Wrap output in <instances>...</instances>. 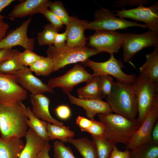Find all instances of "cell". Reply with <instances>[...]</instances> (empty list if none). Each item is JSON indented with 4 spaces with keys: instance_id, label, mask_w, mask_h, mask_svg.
I'll use <instances>...</instances> for the list:
<instances>
[{
    "instance_id": "1",
    "label": "cell",
    "mask_w": 158,
    "mask_h": 158,
    "mask_svg": "<svg viewBox=\"0 0 158 158\" xmlns=\"http://www.w3.org/2000/svg\"><path fill=\"white\" fill-rule=\"evenodd\" d=\"M27 107L22 102L12 106L0 103V134L5 140L25 137L28 130Z\"/></svg>"
},
{
    "instance_id": "36",
    "label": "cell",
    "mask_w": 158,
    "mask_h": 158,
    "mask_svg": "<svg viewBox=\"0 0 158 158\" xmlns=\"http://www.w3.org/2000/svg\"><path fill=\"white\" fill-rule=\"evenodd\" d=\"M87 132L91 136L97 138L105 137V130L104 126L100 121L92 120V125Z\"/></svg>"
},
{
    "instance_id": "7",
    "label": "cell",
    "mask_w": 158,
    "mask_h": 158,
    "mask_svg": "<svg viewBox=\"0 0 158 158\" xmlns=\"http://www.w3.org/2000/svg\"><path fill=\"white\" fill-rule=\"evenodd\" d=\"M158 46V33L150 30L141 34L123 33L122 47L124 61L134 66L132 58L138 52L147 47Z\"/></svg>"
},
{
    "instance_id": "23",
    "label": "cell",
    "mask_w": 158,
    "mask_h": 158,
    "mask_svg": "<svg viewBox=\"0 0 158 158\" xmlns=\"http://www.w3.org/2000/svg\"><path fill=\"white\" fill-rule=\"evenodd\" d=\"M78 98L82 99H100L104 98L100 85L99 76H94L84 86L77 91Z\"/></svg>"
},
{
    "instance_id": "34",
    "label": "cell",
    "mask_w": 158,
    "mask_h": 158,
    "mask_svg": "<svg viewBox=\"0 0 158 158\" xmlns=\"http://www.w3.org/2000/svg\"><path fill=\"white\" fill-rule=\"evenodd\" d=\"M17 56L20 63L26 67L30 66L42 56L28 49L25 50L23 52L20 51L18 53Z\"/></svg>"
},
{
    "instance_id": "42",
    "label": "cell",
    "mask_w": 158,
    "mask_h": 158,
    "mask_svg": "<svg viewBox=\"0 0 158 158\" xmlns=\"http://www.w3.org/2000/svg\"><path fill=\"white\" fill-rule=\"evenodd\" d=\"M18 51L12 48H3L0 49V64L12 56Z\"/></svg>"
},
{
    "instance_id": "43",
    "label": "cell",
    "mask_w": 158,
    "mask_h": 158,
    "mask_svg": "<svg viewBox=\"0 0 158 158\" xmlns=\"http://www.w3.org/2000/svg\"><path fill=\"white\" fill-rule=\"evenodd\" d=\"M130 150L127 149L123 151H120L115 145L113 148L109 158H130Z\"/></svg>"
},
{
    "instance_id": "21",
    "label": "cell",
    "mask_w": 158,
    "mask_h": 158,
    "mask_svg": "<svg viewBox=\"0 0 158 158\" xmlns=\"http://www.w3.org/2000/svg\"><path fill=\"white\" fill-rule=\"evenodd\" d=\"M145 63L139 68L140 74L146 76L150 81L158 83V46L146 55Z\"/></svg>"
},
{
    "instance_id": "29",
    "label": "cell",
    "mask_w": 158,
    "mask_h": 158,
    "mask_svg": "<svg viewBox=\"0 0 158 158\" xmlns=\"http://www.w3.org/2000/svg\"><path fill=\"white\" fill-rule=\"evenodd\" d=\"M92 137L95 147L97 158H109L113 148L116 145L105 137Z\"/></svg>"
},
{
    "instance_id": "44",
    "label": "cell",
    "mask_w": 158,
    "mask_h": 158,
    "mask_svg": "<svg viewBox=\"0 0 158 158\" xmlns=\"http://www.w3.org/2000/svg\"><path fill=\"white\" fill-rule=\"evenodd\" d=\"M5 17H0V42L6 36V33L9 28V25L5 22L3 19Z\"/></svg>"
},
{
    "instance_id": "18",
    "label": "cell",
    "mask_w": 158,
    "mask_h": 158,
    "mask_svg": "<svg viewBox=\"0 0 158 158\" xmlns=\"http://www.w3.org/2000/svg\"><path fill=\"white\" fill-rule=\"evenodd\" d=\"M48 0H26L13 7L9 13V18L12 20L37 13H41L49 8Z\"/></svg>"
},
{
    "instance_id": "5",
    "label": "cell",
    "mask_w": 158,
    "mask_h": 158,
    "mask_svg": "<svg viewBox=\"0 0 158 158\" xmlns=\"http://www.w3.org/2000/svg\"><path fill=\"white\" fill-rule=\"evenodd\" d=\"M132 27L147 28L145 24L138 23L136 21L127 20L117 17L112 11L101 7L95 11L94 20L88 23L87 29L95 31H116Z\"/></svg>"
},
{
    "instance_id": "17",
    "label": "cell",
    "mask_w": 158,
    "mask_h": 158,
    "mask_svg": "<svg viewBox=\"0 0 158 158\" xmlns=\"http://www.w3.org/2000/svg\"><path fill=\"white\" fill-rule=\"evenodd\" d=\"M67 95L71 103L82 107L87 117L90 120L95 119L97 114L112 112L108 103L102 99H82L70 94Z\"/></svg>"
},
{
    "instance_id": "14",
    "label": "cell",
    "mask_w": 158,
    "mask_h": 158,
    "mask_svg": "<svg viewBox=\"0 0 158 158\" xmlns=\"http://www.w3.org/2000/svg\"><path fill=\"white\" fill-rule=\"evenodd\" d=\"M31 19L30 17L22 22L19 27L10 31L0 42V49L12 48L13 47L19 46L25 50L33 51L35 48V39L29 38L27 35L28 28Z\"/></svg>"
},
{
    "instance_id": "10",
    "label": "cell",
    "mask_w": 158,
    "mask_h": 158,
    "mask_svg": "<svg viewBox=\"0 0 158 158\" xmlns=\"http://www.w3.org/2000/svg\"><path fill=\"white\" fill-rule=\"evenodd\" d=\"M116 16L128 18L145 23L149 30L158 33V2L149 7L140 5L136 8L114 11Z\"/></svg>"
},
{
    "instance_id": "11",
    "label": "cell",
    "mask_w": 158,
    "mask_h": 158,
    "mask_svg": "<svg viewBox=\"0 0 158 158\" xmlns=\"http://www.w3.org/2000/svg\"><path fill=\"white\" fill-rule=\"evenodd\" d=\"M28 93L17 82L14 75L0 73V103L12 106L27 98Z\"/></svg>"
},
{
    "instance_id": "28",
    "label": "cell",
    "mask_w": 158,
    "mask_h": 158,
    "mask_svg": "<svg viewBox=\"0 0 158 158\" xmlns=\"http://www.w3.org/2000/svg\"><path fill=\"white\" fill-rule=\"evenodd\" d=\"M54 64L49 57L44 56L35 62L29 68L32 72L38 75L48 76L53 72Z\"/></svg>"
},
{
    "instance_id": "3",
    "label": "cell",
    "mask_w": 158,
    "mask_h": 158,
    "mask_svg": "<svg viewBox=\"0 0 158 158\" xmlns=\"http://www.w3.org/2000/svg\"><path fill=\"white\" fill-rule=\"evenodd\" d=\"M98 115L104 127L105 138L115 145L126 146L140 125L137 118L131 120L112 112Z\"/></svg>"
},
{
    "instance_id": "26",
    "label": "cell",
    "mask_w": 158,
    "mask_h": 158,
    "mask_svg": "<svg viewBox=\"0 0 158 158\" xmlns=\"http://www.w3.org/2000/svg\"><path fill=\"white\" fill-rule=\"evenodd\" d=\"M47 131L49 140L56 139L63 143H67L68 138H73L75 135V133L69 127H61L48 122Z\"/></svg>"
},
{
    "instance_id": "9",
    "label": "cell",
    "mask_w": 158,
    "mask_h": 158,
    "mask_svg": "<svg viewBox=\"0 0 158 158\" xmlns=\"http://www.w3.org/2000/svg\"><path fill=\"white\" fill-rule=\"evenodd\" d=\"M94 76L93 74L88 73L82 64H77L63 75L51 78L47 85L52 89L60 87L68 95L70 94L76 85L82 82H89Z\"/></svg>"
},
{
    "instance_id": "38",
    "label": "cell",
    "mask_w": 158,
    "mask_h": 158,
    "mask_svg": "<svg viewBox=\"0 0 158 158\" xmlns=\"http://www.w3.org/2000/svg\"><path fill=\"white\" fill-rule=\"evenodd\" d=\"M150 1L149 0H117L114 1V6L116 7H119L122 9L126 5L133 7L140 5H147Z\"/></svg>"
},
{
    "instance_id": "8",
    "label": "cell",
    "mask_w": 158,
    "mask_h": 158,
    "mask_svg": "<svg viewBox=\"0 0 158 158\" xmlns=\"http://www.w3.org/2000/svg\"><path fill=\"white\" fill-rule=\"evenodd\" d=\"M110 55L109 59L104 62H96L89 59L82 63L92 70L94 76L108 75L115 77L119 82L133 85L137 78L136 75L125 73L122 69L124 67L122 62L116 59L114 54Z\"/></svg>"
},
{
    "instance_id": "45",
    "label": "cell",
    "mask_w": 158,
    "mask_h": 158,
    "mask_svg": "<svg viewBox=\"0 0 158 158\" xmlns=\"http://www.w3.org/2000/svg\"><path fill=\"white\" fill-rule=\"evenodd\" d=\"M50 148L51 146L49 142H46L38 154L37 158H51L49 154Z\"/></svg>"
},
{
    "instance_id": "2",
    "label": "cell",
    "mask_w": 158,
    "mask_h": 158,
    "mask_svg": "<svg viewBox=\"0 0 158 158\" xmlns=\"http://www.w3.org/2000/svg\"><path fill=\"white\" fill-rule=\"evenodd\" d=\"M105 98L112 112L130 119H136L138 108L133 85L114 81L110 93Z\"/></svg>"
},
{
    "instance_id": "4",
    "label": "cell",
    "mask_w": 158,
    "mask_h": 158,
    "mask_svg": "<svg viewBox=\"0 0 158 158\" xmlns=\"http://www.w3.org/2000/svg\"><path fill=\"white\" fill-rule=\"evenodd\" d=\"M101 52L92 47L85 46L72 48L66 45L60 48L49 46L46 54L52 60L53 72L64 68L67 65L78 62H83L90 57Z\"/></svg>"
},
{
    "instance_id": "30",
    "label": "cell",
    "mask_w": 158,
    "mask_h": 158,
    "mask_svg": "<svg viewBox=\"0 0 158 158\" xmlns=\"http://www.w3.org/2000/svg\"><path fill=\"white\" fill-rule=\"evenodd\" d=\"M59 30L51 24L45 25L43 30L37 34L38 44L40 46H49L53 44L55 35Z\"/></svg>"
},
{
    "instance_id": "12",
    "label": "cell",
    "mask_w": 158,
    "mask_h": 158,
    "mask_svg": "<svg viewBox=\"0 0 158 158\" xmlns=\"http://www.w3.org/2000/svg\"><path fill=\"white\" fill-rule=\"evenodd\" d=\"M158 118V96L154 101L143 121L126 146V149L132 150L143 144L151 142V133Z\"/></svg>"
},
{
    "instance_id": "31",
    "label": "cell",
    "mask_w": 158,
    "mask_h": 158,
    "mask_svg": "<svg viewBox=\"0 0 158 158\" xmlns=\"http://www.w3.org/2000/svg\"><path fill=\"white\" fill-rule=\"evenodd\" d=\"M18 51L12 56L0 64V73L12 74L23 68L24 67L20 62L17 58Z\"/></svg>"
},
{
    "instance_id": "6",
    "label": "cell",
    "mask_w": 158,
    "mask_h": 158,
    "mask_svg": "<svg viewBox=\"0 0 158 158\" xmlns=\"http://www.w3.org/2000/svg\"><path fill=\"white\" fill-rule=\"evenodd\" d=\"M133 85L137 100L138 116L137 119L140 125L158 96V83L152 82L146 76L140 74Z\"/></svg>"
},
{
    "instance_id": "24",
    "label": "cell",
    "mask_w": 158,
    "mask_h": 158,
    "mask_svg": "<svg viewBox=\"0 0 158 158\" xmlns=\"http://www.w3.org/2000/svg\"><path fill=\"white\" fill-rule=\"evenodd\" d=\"M67 142L75 147L83 158H97L94 142L87 138L83 137L77 139L68 138Z\"/></svg>"
},
{
    "instance_id": "25",
    "label": "cell",
    "mask_w": 158,
    "mask_h": 158,
    "mask_svg": "<svg viewBox=\"0 0 158 158\" xmlns=\"http://www.w3.org/2000/svg\"><path fill=\"white\" fill-rule=\"evenodd\" d=\"M27 111L28 127L46 142H49L47 131L48 122L36 117L32 113L30 107H27Z\"/></svg>"
},
{
    "instance_id": "37",
    "label": "cell",
    "mask_w": 158,
    "mask_h": 158,
    "mask_svg": "<svg viewBox=\"0 0 158 158\" xmlns=\"http://www.w3.org/2000/svg\"><path fill=\"white\" fill-rule=\"evenodd\" d=\"M55 28L60 30L64 25L61 20L48 8L41 13Z\"/></svg>"
},
{
    "instance_id": "13",
    "label": "cell",
    "mask_w": 158,
    "mask_h": 158,
    "mask_svg": "<svg viewBox=\"0 0 158 158\" xmlns=\"http://www.w3.org/2000/svg\"><path fill=\"white\" fill-rule=\"evenodd\" d=\"M88 45L101 52L118 53L122 47L123 33L116 31H95L89 37Z\"/></svg>"
},
{
    "instance_id": "41",
    "label": "cell",
    "mask_w": 158,
    "mask_h": 158,
    "mask_svg": "<svg viewBox=\"0 0 158 158\" xmlns=\"http://www.w3.org/2000/svg\"><path fill=\"white\" fill-rule=\"evenodd\" d=\"M67 32L66 30L61 33H57L55 35L53 46L56 48H60L66 45Z\"/></svg>"
},
{
    "instance_id": "47",
    "label": "cell",
    "mask_w": 158,
    "mask_h": 158,
    "mask_svg": "<svg viewBox=\"0 0 158 158\" xmlns=\"http://www.w3.org/2000/svg\"><path fill=\"white\" fill-rule=\"evenodd\" d=\"M14 1V0H0V17L3 16L0 15L3 10Z\"/></svg>"
},
{
    "instance_id": "39",
    "label": "cell",
    "mask_w": 158,
    "mask_h": 158,
    "mask_svg": "<svg viewBox=\"0 0 158 158\" xmlns=\"http://www.w3.org/2000/svg\"><path fill=\"white\" fill-rule=\"evenodd\" d=\"M54 110L57 116L61 119L67 120L71 117V110L66 105H60L54 109Z\"/></svg>"
},
{
    "instance_id": "33",
    "label": "cell",
    "mask_w": 158,
    "mask_h": 158,
    "mask_svg": "<svg viewBox=\"0 0 158 158\" xmlns=\"http://www.w3.org/2000/svg\"><path fill=\"white\" fill-rule=\"evenodd\" d=\"M54 158H78L74 155L71 149L61 141L55 140L53 144Z\"/></svg>"
},
{
    "instance_id": "15",
    "label": "cell",
    "mask_w": 158,
    "mask_h": 158,
    "mask_svg": "<svg viewBox=\"0 0 158 158\" xmlns=\"http://www.w3.org/2000/svg\"><path fill=\"white\" fill-rule=\"evenodd\" d=\"M13 75L16 76L17 83L31 94H43L45 92L54 93L53 89L49 88L47 84L35 76L29 68L26 67Z\"/></svg>"
},
{
    "instance_id": "27",
    "label": "cell",
    "mask_w": 158,
    "mask_h": 158,
    "mask_svg": "<svg viewBox=\"0 0 158 158\" xmlns=\"http://www.w3.org/2000/svg\"><path fill=\"white\" fill-rule=\"evenodd\" d=\"M131 150L130 158H158V144L152 142L143 144Z\"/></svg>"
},
{
    "instance_id": "16",
    "label": "cell",
    "mask_w": 158,
    "mask_h": 158,
    "mask_svg": "<svg viewBox=\"0 0 158 158\" xmlns=\"http://www.w3.org/2000/svg\"><path fill=\"white\" fill-rule=\"evenodd\" d=\"M88 20H80L75 16H70L66 26L67 32L66 45L75 48L85 46L87 39L84 32L87 29Z\"/></svg>"
},
{
    "instance_id": "40",
    "label": "cell",
    "mask_w": 158,
    "mask_h": 158,
    "mask_svg": "<svg viewBox=\"0 0 158 158\" xmlns=\"http://www.w3.org/2000/svg\"><path fill=\"white\" fill-rule=\"evenodd\" d=\"M92 122V120L80 116H78L76 120V123L81 130L87 132L90 127Z\"/></svg>"
},
{
    "instance_id": "46",
    "label": "cell",
    "mask_w": 158,
    "mask_h": 158,
    "mask_svg": "<svg viewBox=\"0 0 158 158\" xmlns=\"http://www.w3.org/2000/svg\"><path fill=\"white\" fill-rule=\"evenodd\" d=\"M151 142L153 143L158 144V121L154 125L152 130L151 135Z\"/></svg>"
},
{
    "instance_id": "32",
    "label": "cell",
    "mask_w": 158,
    "mask_h": 158,
    "mask_svg": "<svg viewBox=\"0 0 158 158\" xmlns=\"http://www.w3.org/2000/svg\"><path fill=\"white\" fill-rule=\"evenodd\" d=\"M49 8L61 20L63 24L66 26L70 16L68 15L62 2L59 1H55L53 2L49 1Z\"/></svg>"
},
{
    "instance_id": "19",
    "label": "cell",
    "mask_w": 158,
    "mask_h": 158,
    "mask_svg": "<svg viewBox=\"0 0 158 158\" xmlns=\"http://www.w3.org/2000/svg\"><path fill=\"white\" fill-rule=\"evenodd\" d=\"M30 102L32 105L31 110L33 114L40 119L61 127H64L63 123L54 118L49 110L50 100L43 94H31Z\"/></svg>"
},
{
    "instance_id": "35",
    "label": "cell",
    "mask_w": 158,
    "mask_h": 158,
    "mask_svg": "<svg viewBox=\"0 0 158 158\" xmlns=\"http://www.w3.org/2000/svg\"><path fill=\"white\" fill-rule=\"evenodd\" d=\"M99 76L100 89L105 98L110 93L114 81L112 77L109 75H103Z\"/></svg>"
},
{
    "instance_id": "20",
    "label": "cell",
    "mask_w": 158,
    "mask_h": 158,
    "mask_svg": "<svg viewBox=\"0 0 158 158\" xmlns=\"http://www.w3.org/2000/svg\"><path fill=\"white\" fill-rule=\"evenodd\" d=\"M25 137L26 143L20 154L19 158H37L46 142L30 128L28 129Z\"/></svg>"
},
{
    "instance_id": "22",
    "label": "cell",
    "mask_w": 158,
    "mask_h": 158,
    "mask_svg": "<svg viewBox=\"0 0 158 158\" xmlns=\"http://www.w3.org/2000/svg\"><path fill=\"white\" fill-rule=\"evenodd\" d=\"M24 145L20 138L6 140L0 137V158H19Z\"/></svg>"
}]
</instances>
